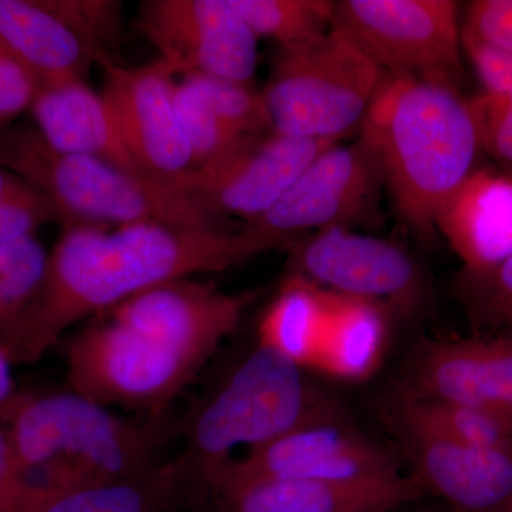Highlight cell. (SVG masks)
Instances as JSON below:
<instances>
[{"mask_svg": "<svg viewBox=\"0 0 512 512\" xmlns=\"http://www.w3.org/2000/svg\"><path fill=\"white\" fill-rule=\"evenodd\" d=\"M215 473L329 483H362L402 476L389 451L346 429L336 419L292 431L268 446L229 461L207 477Z\"/></svg>", "mask_w": 512, "mask_h": 512, "instance_id": "9a60e30c", "label": "cell"}, {"mask_svg": "<svg viewBox=\"0 0 512 512\" xmlns=\"http://www.w3.org/2000/svg\"><path fill=\"white\" fill-rule=\"evenodd\" d=\"M29 187L28 181L0 165V202L8 200V198L25 191Z\"/></svg>", "mask_w": 512, "mask_h": 512, "instance_id": "74e56055", "label": "cell"}, {"mask_svg": "<svg viewBox=\"0 0 512 512\" xmlns=\"http://www.w3.org/2000/svg\"><path fill=\"white\" fill-rule=\"evenodd\" d=\"M40 84L0 39V130L30 110Z\"/></svg>", "mask_w": 512, "mask_h": 512, "instance_id": "836d02e7", "label": "cell"}, {"mask_svg": "<svg viewBox=\"0 0 512 512\" xmlns=\"http://www.w3.org/2000/svg\"><path fill=\"white\" fill-rule=\"evenodd\" d=\"M461 43L484 87L470 97L481 147L512 175V56L463 32Z\"/></svg>", "mask_w": 512, "mask_h": 512, "instance_id": "d4e9b609", "label": "cell"}, {"mask_svg": "<svg viewBox=\"0 0 512 512\" xmlns=\"http://www.w3.org/2000/svg\"><path fill=\"white\" fill-rule=\"evenodd\" d=\"M458 9L453 0H338L332 26L383 72L457 84L463 76Z\"/></svg>", "mask_w": 512, "mask_h": 512, "instance_id": "ba28073f", "label": "cell"}, {"mask_svg": "<svg viewBox=\"0 0 512 512\" xmlns=\"http://www.w3.org/2000/svg\"><path fill=\"white\" fill-rule=\"evenodd\" d=\"M195 86L218 117L234 133L259 138L275 133L262 93L251 83L192 74Z\"/></svg>", "mask_w": 512, "mask_h": 512, "instance_id": "f546056e", "label": "cell"}, {"mask_svg": "<svg viewBox=\"0 0 512 512\" xmlns=\"http://www.w3.org/2000/svg\"><path fill=\"white\" fill-rule=\"evenodd\" d=\"M0 39L40 87L80 82L96 63L93 47L43 0H0Z\"/></svg>", "mask_w": 512, "mask_h": 512, "instance_id": "44dd1931", "label": "cell"}, {"mask_svg": "<svg viewBox=\"0 0 512 512\" xmlns=\"http://www.w3.org/2000/svg\"><path fill=\"white\" fill-rule=\"evenodd\" d=\"M387 313L380 303L328 291L325 328L311 369L343 380L372 375L386 349Z\"/></svg>", "mask_w": 512, "mask_h": 512, "instance_id": "7402d4cb", "label": "cell"}, {"mask_svg": "<svg viewBox=\"0 0 512 512\" xmlns=\"http://www.w3.org/2000/svg\"><path fill=\"white\" fill-rule=\"evenodd\" d=\"M256 36L278 46L299 45L332 28L329 0H229Z\"/></svg>", "mask_w": 512, "mask_h": 512, "instance_id": "83f0119b", "label": "cell"}, {"mask_svg": "<svg viewBox=\"0 0 512 512\" xmlns=\"http://www.w3.org/2000/svg\"><path fill=\"white\" fill-rule=\"evenodd\" d=\"M190 478L178 458L124 480L47 495L29 512H171Z\"/></svg>", "mask_w": 512, "mask_h": 512, "instance_id": "603a6c76", "label": "cell"}, {"mask_svg": "<svg viewBox=\"0 0 512 512\" xmlns=\"http://www.w3.org/2000/svg\"><path fill=\"white\" fill-rule=\"evenodd\" d=\"M275 248L247 225L202 231L73 222L63 227L50 254L36 301L0 345L13 363H35L80 320L103 315L163 282L227 271Z\"/></svg>", "mask_w": 512, "mask_h": 512, "instance_id": "6da1fadb", "label": "cell"}, {"mask_svg": "<svg viewBox=\"0 0 512 512\" xmlns=\"http://www.w3.org/2000/svg\"><path fill=\"white\" fill-rule=\"evenodd\" d=\"M22 484L23 512L47 495L156 467L158 426L124 420L82 394H16L0 413Z\"/></svg>", "mask_w": 512, "mask_h": 512, "instance_id": "3957f363", "label": "cell"}, {"mask_svg": "<svg viewBox=\"0 0 512 512\" xmlns=\"http://www.w3.org/2000/svg\"><path fill=\"white\" fill-rule=\"evenodd\" d=\"M70 390L101 406L160 416L202 366L103 315L66 345Z\"/></svg>", "mask_w": 512, "mask_h": 512, "instance_id": "52a82bcc", "label": "cell"}, {"mask_svg": "<svg viewBox=\"0 0 512 512\" xmlns=\"http://www.w3.org/2000/svg\"><path fill=\"white\" fill-rule=\"evenodd\" d=\"M47 8L64 20L94 52H107L119 29V2H89V0H43ZM109 53V52H107Z\"/></svg>", "mask_w": 512, "mask_h": 512, "instance_id": "4dcf8cb0", "label": "cell"}, {"mask_svg": "<svg viewBox=\"0 0 512 512\" xmlns=\"http://www.w3.org/2000/svg\"><path fill=\"white\" fill-rule=\"evenodd\" d=\"M363 136L407 224L436 228L441 205L476 170L483 151L470 97L444 80L384 74Z\"/></svg>", "mask_w": 512, "mask_h": 512, "instance_id": "7a4b0ae2", "label": "cell"}, {"mask_svg": "<svg viewBox=\"0 0 512 512\" xmlns=\"http://www.w3.org/2000/svg\"><path fill=\"white\" fill-rule=\"evenodd\" d=\"M328 313V291L291 275L259 323V345L308 369L318 350Z\"/></svg>", "mask_w": 512, "mask_h": 512, "instance_id": "cb8c5ba5", "label": "cell"}, {"mask_svg": "<svg viewBox=\"0 0 512 512\" xmlns=\"http://www.w3.org/2000/svg\"><path fill=\"white\" fill-rule=\"evenodd\" d=\"M96 63L106 77L101 94L141 170L178 183L194 168V158L175 113V74L160 59L127 69L110 53L97 52Z\"/></svg>", "mask_w": 512, "mask_h": 512, "instance_id": "7c38bea8", "label": "cell"}, {"mask_svg": "<svg viewBox=\"0 0 512 512\" xmlns=\"http://www.w3.org/2000/svg\"><path fill=\"white\" fill-rule=\"evenodd\" d=\"M461 32L512 56V0L468 3Z\"/></svg>", "mask_w": 512, "mask_h": 512, "instance_id": "e575fe53", "label": "cell"}, {"mask_svg": "<svg viewBox=\"0 0 512 512\" xmlns=\"http://www.w3.org/2000/svg\"><path fill=\"white\" fill-rule=\"evenodd\" d=\"M53 222L66 224L55 202L30 185L0 202V245L35 235L37 229Z\"/></svg>", "mask_w": 512, "mask_h": 512, "instance_id": "1f68e13d", "label": "cell"}, {"mask_svg": "<svg viewBox=\"0 0 512 512\" xmlns=\"http://www.w3.org/2000/svg\"><path fill=\"white\" fill-rule=\"evenodd\" d=\"M404 430L483 448L512 447V420L481 407L407 396L399 404Z\"/></svg>", "mask_w": 512, "mask_h": 512, "instance_id": "484cf974", "label": "cell"}, {"mask_svg": "<svg viewBox=\"0 0 512 512\" xmlns=\"http://www.w3.org/2000/svg\"><path fill=\"white\" fill-rule=\"evenodd\" d=\"M0 512H23L22 484L5 427H0Z\"/></svg>", "mask_w": 512, "mask_h": 512, "instance_id": "d590c367", "label": "cell"}, {"mask_svg": "<svg viewBox=\"0 0 512 512\" xmlns=\"http://www.w3.org/2000/svg\"><path fill=\"white\" fill-rule=\"evenodd\" d=\"M30 111L36 130L53 150L150 175L128 150L110 104L84 80L40 87Z\"/></svg>", "mask_w": 512, "mask_h": 512, "instance_id": "ffe728a7", "label": "cell"}, {"mask_svg": "<svg viewBox=\"0 0 512 512\" xmlns=\"http://www.w3.org/2000/svg\"><path fill=\"white\" fill-rule=\"evenodd\" d=\"M421 397L481 407L512 420V338H476L433 342L414 365Z\"/></svg>", "mask_w": 512, "mask_h": 512, "instance_id": "e0dca14e", "label": "cell"}, {"mask_svg": "<svg viewBox=\"0 0 512 512\" xmlns=\"http://www.w3.org/2000/svg\"><path fill=\"white\" fill-rule=\"evenodd\" d=\"M303 367L259 345L185 416L183 461L191 478L207 477L234 460L318 421L336 419ZM245 454V456H247Z\"/></svg>", "mask_w": 512, "mask_h": 512, "instance_id": "5b68a950", "label": "cell"}, {"mask_svg": "<svg viewBox=\"0 0 512 512\" xmlns=\"http://www.w3.org/2000/svg\"><path fill=\"white\" fill-rule=\"evenodd\" d=\"M293 245L292 275L320 288L387 309H410L419 299V269L392 242L333 227Z\"/></svg>", "mask_w": 512, "mask_h": 512, "instance_id": "4fadbf2b", "label": "cell"}, {"mask_svg": "<svg viewBox=\"0 0 512 512\" xmlns=\"http://www.w3.org/2000/svg\"><path fill=\"white\" fill-rule=\"evenodd\" d=\"M436 228L467 276L490 274L512 254V175L476 168L441 205Z\"/></svg>", "mask_w": 512, "mask_h": 512, "instance_id": "ac0fdd59", "label": "cell"}, {"mask_svg": "<svg viewBox=\"0 0 512 512\" xmlns=\"http://www.w3.org/2000/svg\"><path fill=\"white\" fill-rule=\"evenodd\" d=\"M251 299L191 276L148 288L103 315L204 366L238 329Z\"/></svg>", "mask_w": 512, "mask_h": 512, "instance_id": "5bb4252c", "label": "cell"}, {"mask_svg": "<svg viewBox=\"0 0 512 512\" xmlns=\"http://www.w3.org/2000/svg\"><path fill=\"white\" fill-rule=\"evenodd\" d=\"M12 359L0 345V413L15 399V380L12 376Z\"/></svg>", "mask_w": 512, "mask_h": 512, "instance_id": "8d00e7d4", "label": "cell"}, {"mask_svg": "<svg viewBox=\"0 0 512 512\" xmlns=\"http://www.w3.org/2000/svg\"><path fill=\"white\" fill-rule=\"evenodd\" d=\"M217 512H387L420 493V478L329 483L215 473L200 481Z\"/></svg>", "mask_w": 512, "mask_h": 512, "instance_id": "2e32d148", "label": "cell"}, {"mask_svg": "<svg viewBox=\"0 0 512 512\" xmlns=\"http://www.w3.org/2000/svg\"><path fill=\"white\" fill-rule=\"evenodd\" d=\"M384 72L338 28L278 46L262 90L275 133L339 141L362 126Z\"/></svg>", "mask_w": 512, "mask_h": 512, "instance_id": "8992f818", "label": "cell"}, {"mask_svg": "<svg viewBox=\"0 0 512 512\" xmlns=\"http://www.w3.org/2000/svg\"><path fill=\"white\" fill-rule=\"evenodd\" d=\"M336 144L271 133L218 163L192 168L177 184L214 214L247 224L272 210L309 164Z\"/></svg>", "mask_w": 512, "mask_h": 512, "instance_id": "8fae6325", "label": "cell"}, {"mask_svg": "<svg viewBox=\"0 0 512 512\" xmlns=\"http://www.w3.org/2000/svg\"><path fill=\"white\" fill-rule=\"evenodd\" d=\"M382 184L376 150L360 134L355 143L320 154L272 210L245 225L278 248L293 245L306 232L346 227L365 217Z\"/></svg>", "mask_w": 512, "mask_h": 512, "instance_id": "9c48e42d", "label": "cell"}, {"mask_svg": "<svg viewBox=\"0 0 512 512\" xmlns=\"http://www.w3.org/2000/svg\"><path fill=\"white\" fill-rule=\"evenodd\" d=\"M421 483L468 512L510 511L512 447L468 446L406 430Z\"/></svg>", "mask_w": 512, "mask_h": 512, "instance_id": "d6986e66", "label": "cell"}, {"mask_svg": "<svg viewBox=\"0 0 512 512\" xmlns=\"http://www.w3.org/2000/svg\"><path fill=\"white\" fill-rule=\"evenodd\" d=\"M137 29L174 74L254 79L258 36L229 0H144Z\"/></svg>", "mask_w": 512, "mask_h": 512, "instance_id": "30bf717a", "label": "cell"}, {"mask_svg": "<svg viewBox=\"0 0 512 512\" xmlns=\"http://www.w3.org/2000/svg\"><path fill=\"white\" fill-rule=\"evenodd\" d=\"M49 258L35 235L0 245V343L36 301L45 284Z\"/></svg>", "mask_w": 512, "mask_h": 512, "instance_id": "4316f807", "label": "cell"}, {"mask_svg": "<svg viewBox=\"0 0 512 512\" xmlns=\"http://www.w3.org/2000/svg\"><path fill=\"white\" fill-rule=\"evenodd\" d=\"M174 107L190 144L194 168L218 163L255 140L229 130L215 116L210 104L190 77H183L181 82H175Z\"/></svg>", "mask_w": 512, "mask_h": 512, "instance_id": "f1b7e54d", "label": "cell"}, {"mask_svg": "<svg viewBox=\"0 0 512 512\" xmlns=\"http://www.w3.org/2000/svg\"><path fill=\"white\" fill-rule=\"evenodd\" d=\"M0 165L42 191L73 222L121 227L160 224L202 231H235L174 181L134 174L97 160L47 146L36 127L0 130Z\"/></svg>", "mask_w": 512, "mask_h": 512, "instance_id": "277c9868", "label": "cell"}, {"mask_svg": "<svg viewBox=\"0 0 512 512\" xmlns=\"http://www.w3.org/2000/svg\"><path fill=\"white\" fill-rule=\"evenodd\" d=\"M478 318L493 329L488 335L512 338V254L483 276H468Z\"/></svg>", "mask_w": 512, "mask_h": 512, "instance_id": "d6a6232c", "label": "cell"}]
</instances>
